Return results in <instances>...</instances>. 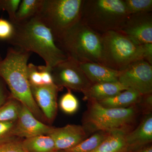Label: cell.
<instances>
[{"label": "cell", "instance_id": "1", "mask_svg": "<svg viewBox=\"0 0 152 152\" xmlns=\"http://www.w3.org/2000/svg\"><path fill=\"white\" fill-rule=\"evenodd\" d=\"M13 25L14 34L8 42L16 48L36 53L51 69L67 58L58 46L51 31L38 16Z\"/></svg>", "mask_w": 152, "mask_h": 152}, {"label": "cell", "instance_id": "2", "mask_svg": "<svg viewBox=\"0 0 152 152\" xmlns=\"http://www.w3.org/2000/svg\"><path fill=\"white\" fill-rule=\"evenodd\" d=\"M31 53L16 48L8 49L0 61V77L7 85L11 96L27 107L36 118L48 123L34 99L28 80V61Z\"/></svg>", "mask_w": 152, "mask_h": 152}, {"label": "cell", "instance_id": "3", "mask_svg": "<svg viewBox=\"0 0 152 152\" xmlns=\"http://www.w3.org/2000/svg\"><path fill=\"white\" fill-rule=\"evenodd\" d=\"M56 42L67 56L79 63L93 62L102 64V34L80 20Z\"/></svg>", "mask_w": 152, "mask_h": 152}, {"label": "cell", "instance_id": "4", "mask_svg": "<svg viewBox=\"0 0 152 152\" xmlns=\"http://www.w3.org/2000/svg\"><path fill=\"white\" fill-rule=\"evenodd\" d=\"M129 16L123 0H84L80 21L102 34L120 31Z\"/></svg>", "mask_w": 152, "mask_h": 152}, {"label": "cell", "instance_id": "5", "mask_svg": "<svg viewBox=\"0 0 152 152\" xmlns=\"http://www.w3.org/2000/svg\"><path fill=\"white\" fill-rule=\"evenodd\" d=\"M83 119L87 131L110 132L116 130L129 131L139 110L137 105L126 108H111L103 107L96 101L90 100Z\"/></svg>", "mask_w": 152, "mask_h": 152}, {"label": "cell", "instance_id": "6", "mask_svg": "<svg viewBox=\"0 0 152 152\" xmlns=\"http://www.w3.org/2000/svg\"><path fill=\"white\" fill-rule=\"evenodd\" d=\"M102 65L121 71L145 58L144 45H139L119 31L102 34Z\"/></svg>", "mask_w": 152, "mask_h": 152}, {"label": "cell", "instance_id": "7", "mask_svg": "<svg viewBox=\"0 0 152 152\" xmlns=\"http://www.w3.org/2000/svg\"><path fill=\"white\" fill-rule=\"evenodd\" d=\"M84 0H43L37 15L56 41L80 20Z\"/></svg>", "mask_w": 152, "mask_h": 152}, {"label": "cell", "instance_id": "8", "mask_svg": "<svg viewBox=\"0 0 152 152\" xmlns=\"http://www.w3.org/2000/svg\"><path fill=\"white\" fill-rule=\"evenodd\" d=\"M52 74L54 83L61 90L66 88L83 93L92 84L80 63L69 57L52 68Z\"/></svg>", "mask_w": 152, "mask_h": 152}, {"label": "cell", "instance_id": "9", "mask_svg": "<svg viewBox=\"0 0 152 152\" xmlns=\"http://www.w3.org/2000/svg\"><path fill=\"white\" fill-rule=\"evenodd\" d=\"M118 81L142 95L152 93V65L145 60L132 63L120 71Z\"/></svg>", "mask_w": 152, "mask_h": 152}, {"label": "cell", "instance_id": "10", "mask_svg": "<svg viewBox=\"0 0 152 152\" xmlns=\"http://www.w3.org/2000/svg\"><path fill=\"white\" fill-rule=\"evenodd\" d=\"M139 45L152 44V13L129 15L120 31Z\"/></svg>", "mask_w": 152, "mask_h": 152}, {"label": "cell", "instance_id": "11", "mask_svg": "<svg viewBox=\"0 0 152 152\" xmlns=\"http://www.w3.org/2000/svg\"><path fill=\"white\" fill-rule=\"evenodd\" d=\"M53 126L41 121L27 107L21 104L14 129V136L18 138H28L48 135Z\"/></svg>", "mask_w": 152, "mask_h": 152}, {"label": "cell", "instance_id": "12", "mask_svg": "<svg viewBox=\"0 0 152 152\" xmlns=\"http://www.w3.org/2000/svg\"><path fill=\"white\" fill-rule=\"evenodd\" d=\"M87 132L83 126L69 124L62 127H53L48 135L53 140L58 152L75 146L86 139Z\"/></svg>", "mask_w": 152, "mask_h": 152}, {"label": "cell", "instance_id": "13", "mask_svg": "<svg viewBox=\"0 0 152 152\" xmlns=\"http://www.w3.org/2000/svg\"><path fill=\"white\" fill-rule=\"evenodd\" d=\"M31 88L34 99L48 124H51L56 115L57 96L61 89L55 84L40 86H31Z\"/></svg>", "mask_w": 152, "mask_h": 152}, {"label": "cell", "instance_id": "14", "mask_svg": "<svg viewBox=\"0 0 152 152\" xmlns=\"http://www.w3.org/2000/svg\"><path fill=\"white\" fill-rule=\"evenodd\" d=\"M127 152H135L151 142L152 115L146 114L137 127L127 133L125 137Z\"/></svg>", "mask_w": 152, "mask_h": 152}, {"label": "cell", "instance_id": "15", "mask_svg": "<svg viewBox=\"0 0 152 152\" xmlns=\"http://www.w3.org/2000/svg\"><path fill=\"white\" fill-rule=\"evenodd\" d=\"M82 70L92 84L117 82L120 72L96 63H80Z\"/></svg>", "mask_w": 152, "mask_h": 152}, {"label": "cell", "instance_id": "16", "mask_svg": "<svg viewBox=\"0 0 152 152\" xmlns=\"http://www.w3.org/2000/svg\"><path fill=\"white\" fill-rule=\"evenodd\" d=\"M119 82H107L91 84L84 92V99L99 102L111 97L128 89Z\"/></svg>", "mask_w": 152, "mask_h": 152}, {"label": "cell", "instance_id": "17", "mask_svg": "<svg viewBox=\"0 0 152 152\" xmlns=\"http://www.w3.org/2000/svg\"><path fill=\"white\" fill-rule=\"evenodd\" d=\"M142 96V95L137 91L129 88L113 96L98 102L105 107L126 108L139 104Z\"/></svg>", "mask_w": 152, "mask_h": 152}, {"label": "cell", "instance_id": "18", "mask_svg": "<svg viewBox=\"0 0 152 152\" xmlns=\"http://www.w3.org/2000/svg\"><path fill=\"white\" fill-rule=\"evenodd\" d=\"M129 132L119 129L110 132L104 140L91 152H127L125 137Z\"/></svg>", "mask_w": 152, "mask_h": 152}, {"label": "cell", "instance_id": "19", "mask_svg": "<svg viewBox=\"0 0 152 152\" xmlns=\"http://www.w3.org/2000/svg\"><path fill=\"white\" fill-rule=\"evenodd\" d=\"M21 142L28 152H57L54 142L49 135H41L24 139Z\"/></svg>", "mask_w": 152, "mask_h": 152}, {"label": "cell", "instance_id": "20", "mask_svg": "<svg viewBox=\"0 0 152 152\" xmlns=\"http://www.w3.org/2000/svg\"><path fill=\"white\" fill-rule=\"evenodd\" d=\"M43 0H23L15 15V23L26 21L37 15L40 10Z\"/></svg>", "mask_w": 152, "mask_h": 152}, {"label": "cell", "instance_id": "21", "mask_svg": "<svg viewBox=\"0 0 152 152\" xmlns=\"http://www.w3.org/2000/svg\"><path fill=\"white\" fill-rule=\"evenodd\" d=\"M110 132L98 131L90 137L69 149L58 152H91L99 146L108 135Z\"/></svg>", "mask_w": 152, "mask_h": 152}, {"label": "cell", "instance_id": "22", "mask_svg": "<svg viewBox=\"0 0 152 152\" xmlns=\"http://www.w3.org/2000/svg\"><path fill=\"white\" fill-rule=\"evenodd\" d=\"M20 106V103L11 96L7 102L0 107V123L16 121Z\"/></svg>", "mask_w": 152, "mask_h": 152}, {"label": "cell", "instance_id": "23", "mask_svg": "<svg viewBox=\"0 0 152 152\" xmlns=\"http://www.w3.org/2000/svg\"><path fill=\"white\" fill-rule=\"evenodd\" d=\"M128 15L151 12L152 0H123Z\"/></svg>", "mask_w": 152, "mask_h": 152}, {"label": "cell", "instance_id": "24", "mask_svg": "<svg viewBox=\"0 0 152 152\" xmlns=\"http://www.w3.org/2000/svg\"><path fill=\"white\" fill-rule=\"evenodd\" d=\"M60 109L65 113L72 115L75 113L78 110V100L72 92V91L68 89L67 92L60 99Z\"/></svg>", "mask_w": 152, "mask_h": 152}, {"label": "cell", "instance_id": "25", "mask_svg": "<svg viewBox=\"0 0 152 152\" xmlns=\"http://www.w3.org/2000/svg\"><path fill=\"white\" fill-rule=\"evenodd\" d=\"M42 65L37 66L32 63L28 64L27 74L30 86H43Z\"/></svg>", "mask_w": 152, "mask_h": 152}, {"label": "cell", "instance_id": "26", "mask_svg": "<svg viewBox=\"0 0 152 152\" xmlns=\"http://www.w3.org/2000/svg\"><path fill=\"white\" fill-rule=\"evenodd\" d=\"M15 122L16 121L0 123V144L19 139L14 135Z\"/></svg>", "mask_w": 152, "mask_h": 152}, {"label": "cell", "instance_id": "27", "mask_svg": "<svg viewBox=\"0 0 152 152\" xmlns=\"http://www.w3.org/2000/svg\"><path fill=\"white\" fill-rule=\"evenodd\" d=\"M20 0H0V11H5L9 15L10 21L15 23V15L20 4Z\"/></svg>", "mask_w": 152, "mask_h": 152}, {"label": "cell", "instance_id": "28", "mask_svg": "<svg viewBox=\"0 0 152 152\" xmlns=\"http://www.w3.org/2000/svg\"><path fill=\"white\" fill-rule=\"evenodd\" d=\"M14 25L10 21L0 18V40L8 41L14 34Z\"/></svg>", "mask_w": 152, "mask_h": 152}, {"label": "cell", "instance_id": "29", "mask_svg": "<svg viewBox=\"0 0 152 152\" xmlns=\"http://www.w3.org/2000/svg\"><path fill=\"white\" fill-rule=\"evenodd\" d=\"M21 141L17 139L0 144V152H28L22 145Z\"/></svg>", "mask_w": 152, "mask_h": 152}, {"label": "cell", "instance_id": "30", "mask_svg": "<svg viewBox=\"0 0 152 152\" xmlns=\"http://www.w3.org/2000/svg\"><path fill=\"white\" fill-rule=\"evenodd\" d=\"M6 84L0 77V107L3 105L10 97V93L7 89Z\"/></svg>", "mask_w": 152, "mask_h": 152}, {"label": "cell", "instance_id": "31", "mask_svg": "<svg viewBox=\"0 0 152 152\" xmlns=\"http://www.w3.org/2000/svg\"><path fill=\"white\" fill-rule=\"evenodd\" d=\"M139 103L141 104L146 114L151 113V110L152 107V94L142 95L141 99Z\"/></svg>", "mask_w": 152, "mask_h": 152}, {"label": "cell", "instance_id": "32", "mask_svg": "<svg viewBox=\"0 0 152 152\" xmlns=\"http://www.w3.org/2000/svg\"><path fill=\"white\" fill-rule=\"evenodd\" d=\"M145 49L144 60L152 65V44L144 45Z\"/></svg>", "mask_w": 152, "mask_h": 152}, {"label": "cell", "instance_id": "33", "mask_svg": "<svg viewBox=\"0 0 152 152\" xmlns=\"http://www.w3.org/2000/svg\"><path fill=\"white\" fill-rule=\"evenodd\" d=\"M135 152H152V148L151 146H146L138 150Z\"/></svg>", "mask_w": 152, "mask_h": 152}, {"label": "cell", "instance_id": "34", "mask_svg": "<svg viewBox=\"0 0 152 152\" xmlns=\"http://www.w3.org/2000/svg\"><path fill=\"white\" fill-rule=\"evenodd\" d=\"M2 59V58L1 57V55H0V61Z\"/></svg>", "mask_w": 152, "mask_h": 152}]
</instances>
